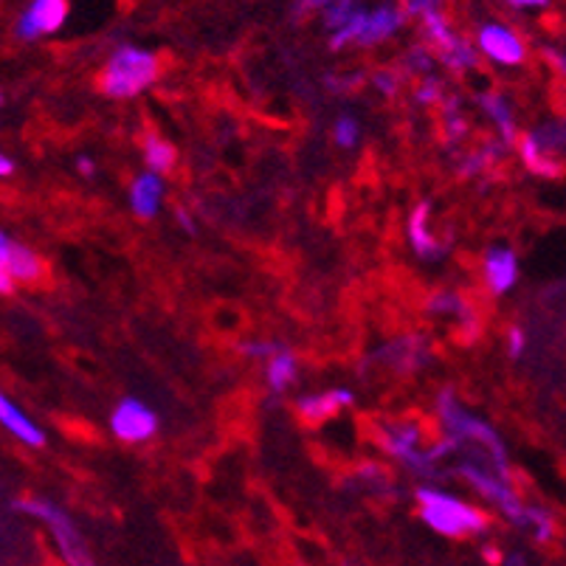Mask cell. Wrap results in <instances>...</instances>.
Segmentation results:
<instances>
[{
    "label": "cell",
    "instance_id": "1f68e13d",
    "mask_svg": "<svg viewBox=\"0 0 566 566\" xmlns=\"http://www.w3.org/2000/svg\"><path fill=\"white\" fill-rule=\"evenodd\" d=\"M516 9H544L549 7V0H511Z\"/></svg>",
    "mask_w": 566,
    "mask_h": 566
},
{
    "label": "cell",
    "instance_id": "8992f818",
    "mask_svg": "<svg viewBox=\"0 0 566 566\" xmlns=\"http://www.w3.org/2000/svg\"><path fill=\"white\" fill-rule=\"evenodd\" d=\"M460 473L465 476L468 482H471V488H476V491H480L482 496L493 504V507H499V511L511 518L513 524H522L527 504L518 499V493L513 491L511 482H507V476H504V473L488 471L485 465H462Z\"/></svg>",
    "mask_w": 566,
    "mask_h": 566
},
{
    "label": "cell",
    "instance_id": "836d02e7",
    "mask_svg": "<svg viewBox=\"0 0 566 566\" xmlns=\"http://www.w3.org/2000/svg\"><path fill=\"white\" fill-rule=\"evenodd\" d=\"M12 291H14V282L9 280L3 271H0V296H7V293H12Z\"/></svg>",
    "mask_w": 566,
    "mask_h": 566
},
{
    "label": "cell",
    "instance_id": "e575fe53",
    "mask_svg": "<svg viewBox=\"0 0 566 566\" xmlns=\"http://www.w3.org/2000/svg\"><path fill=\"white\" fill-rule=\"evenodd\" d=\"M178 223H181L187 231H195V223H192V220H189V214L184 212V209H178Z\"/></svg>",
    "mask_w": 566,
    "mask_h": 566
},
{
    "label": "cell",
    "instance_id": "e0dca14e",
    "mask_svg": "<svg viewBox=\"0 0 566 566\" xmlns=\"http://www.w3.org/2000/svg\"><path fill=\"white\" fill-rule=\"evenodd\" d=\"M164 203V181L156 172H142L130 184V209L142 220H153L161 212Z\"/></svg>",
    "mask_w": 566,
    "mask_h": 566
},
{
    "label": "cell",
    "instance_id": "5b68a950",
    "mask_svg": "<svg viewBox=\"0 0 566 566\" xmlns=\"http://www.w3.org/2000/svg\"><path fill=\"white\" fill-rule=\"evenodd\" d=\"M378 440L386 449V454L395 457V460L403 462L406 468H415V471H429V465H434L442 454H449L454 442H442L440 449L423 451L420 446V429L415 423H386L378 429Z\"/></svg>",
    "mask_w": 566,
    "mask_h": 566
},
{
    "label": "cell",
    "instance_id": "3957f363",
    "mask_svg": "<svg viewBox=\"0 0 566 566\" xmlns=\"http://www.w3.org/2000/svg\"><path fill=\"white\" fill-rule=\"evenodd\" d=\"M437 411H440V423L442 429H446V434H449V442H480V446L488 449V454H491L493 465H496L499 471H507V451H504L499 434L485 423V420L473 417L471 411H468L465 406L457 403L451 395H442V398L437 400Z\"/></svg>",
    "mask_w": 566,
    "mask_h": 566
},
{
    "label": "cell",
    "instance_id": "7c38bea8",
    "mask_svg": "<svg viewBox=\"0 0 566 566\" xmlns=\"http://www.w3.org/2000/svg\"><path fill=\"white\" fill-rule=\"evenodd\" d=\"M553 150L560 153V147H553L549 130L524 133L518 138V153H522L524 167L533 175H542V178H558L560 175V161H553Z\"/></svg>",
    "mask_w": 566,
    "mask_h": 566
},
{
    "label": "cell",
    "instance_id": "4fadbf2b",
    "mask_svg": "<svg viewBox=\"0 0 566 566\" xmlns=\"http://www.w3.org/2000/svg\"><path fill=\"white\" fill-rule=\"evenodd\" d=\"M482 276H485L488 291L504 296L511 293L518 282V256L511 249H491L482 262Z\"/></svg>",
    "mask_w": 566,
    "mask_h": 566
},
{
    "label": "cell",
    "instance_id": "30bf717a",
    "mask_svg": "<svg viewBox=\"0 0 566 566\" xmlns=\"http://www.w3.org/2000/svg\"><path fill=\"white\" fill-rule=\"evenodd\" d=\"M476 45H480V51L491 63L504 65V69H516V65L524 63V56H527L522 38L502 23L482 25Z\"/></svg>",
    "mask_w": 566,
    "mask_h": 566
},
{
    "label": "cell",
    "instance_id": "52a82bcc",
    "mask_svg": "<svg viewBox=\"0 0 566 566\" xmlns=\"http://www.w3.org/2000/svg\"><path fill=\"white\" fill-rule=\"evenodd\" d=\"M423 29H426V38L440 49L442 63L449 65V69L468 71L476 65V51L471 49V43H465V40L457 38V34L451 32L449 20L442 18L440 9L423 14Z\"/></svg>",
    "mask_w": 566,
    "mask_h": 566
},
{
    "label": "cell",
    "instance_id": "44dd1931",
    "mask_svg": "<svg viewBox=\"0 0 566 566\" xmlns=\"http://www.w3.org/2000/svg\"><path fill=\"white\" fill-rule=\"evenodd\" d=\"M482 107H485V113L491 116L493 125L502 130V138L504 144L513 142V136H516V118H513V111L511 105H507V99L504 96H496V94H488L482 96Z\"/></svg>",
    "mask_w": 566,
    "mask_h": 566
},
{
    "label": "cell",
    "instance_id": "6da1fadb",
    "mask_svg": "<svg viewBox=\"0 0 566 566\" xmlns=\"http://www.w3.org/2000/svg\"><path fill=\"white\" fill-rule=\"evenodd\" d=\"M417 507H420V518L446 538H473V535L485 533L491 524L488 513L480 511L476 504L465 502L454 493L437 491V488H420Z\"/></svg>",
    "mask_w": 566,
    "mask_h": 566
},
{
    "label": "cell",
    "instance_id": "ac0fdd59",
    "mask_svg": "<svg viewBox=\"0 0 566 566\" xmlns=\"http://www.w3.org/2000/svg\"><path fill=\"white\" fill-rule=\"evenodd\" d=\"M300 375V361L291 349H276V353L268 355L265 364V384L271 386V392H285L291 389V384Z\"/></svg>",
    "mask_w": 566,
    "mask_h": 566
},
{
    "label": "cell",
    "instance_id": "d4e9b609",
    "mask_svg": "<svg viewBox=\"0 0 566 566\" xmlns=\"http://www.w3.org/2000/svg\"><path fill=\"white\" fill-rule=\"evenodd\" d=\"M442 122H446V142L449 144L460 142V138L465 136L468 125L465 118H462L460 107H457V102H449V105H446V118H442Z\"/></svg>",
    "mask_w": 566,
    "mask_h": 566
},
{
    "label": "cell",
    "instance_id": "9c48e42d",
    "mask_svg": "<svg viewBox=\"0 0 566 566\" xmlns=\"http://www.w3.org/2000/svg\"><path fill=\"white\" fill-rule=\"evenodd\" d=\"M69 20V0H32L18 20L20 40H43L56 34Z\"/></svg>",
    "mask_w": 566,
    "mask_h": 566
},
{
    "label": "cell",
    "instance_id": "7402d4cb",
    "mask_svg": "<svg viewBox=\"0 0 566 566\" xmlns=\"http://www.w3.org/2000/svg\"><path fill=\"white\" fill-rule=\"evenodd\" d=\"M518 527H524L527 533H533V538L538 544H547L555 533V522H553V513L544 511V507H530L524 511V518Z\"/></svg>",
    "mask_w": 566,
    "mask_h": 566
},
{
    "label": "cell",
    "instance_id": "f546056e",
    "mask_svg": "<svg viewBox=\"0 0 566 566\" xmlns=\"http://www.w3.org/2000/svg\"><path fill=\"white\" fill-rule=\"evenodd\" d=\"M375 87H378L384 96H392L398 91V82H395L392 74H378L375 76Z\"/></svg>",
    "mask_w": 566,
    "mask_h": 566
},
{
    "label": "cell",
    "instance_id": "4316f807",
    "mask_svg": "<svg viewBox=\"0 0 566 566\" xmlns=\"http://www.w3.org/2000/svg\"><path fill=\"white\" fill-rule=\"evenodd\" d=\"M524 349H527V333H524L522 327H511V331H507V353H511L513 358H522Z\"/></svg>",
    "mask_w": 566,
    "mask_h": 566
},
{
    "label": "cell",
    "instance_id": "8fae6325",
    "mask_svg": "<svg viewBox=\"0 0 566 566\" xmlns=\"http://www.w3.org/2000/svg\"><path fill=\"white\" fill-rule=\"evenodd\" d=\"M0 271L14 282V285H29L43 276V262L29 245L14 240L9 231L0 229Z\"/></svg>",
    "mask_w": 566,
    "mask_h": 566
},
{
    "label": "cell",
    "instance_id": "ba28073f",
    "mask_svg": "<svg viewBox=\"0 0 566 566\" xmlns=\"http://www.w3.org/2000/svg\"><path fill=\"white\" fill-rule=\"evenodd\" d=\"M111 431L122 442H147L158 431V415L147 403L136 398H125L113 409Z\"/></svg>",
    "mask_w": 566,
    "mask_h": 566
},
{
    "label": "cell",
    "instance_id": "4dcf8cb0",
    "mask_svg": "<svg viewBox=\"0 0 566 566\" xmlns=\"http://www.w3.org/2000/svg\"><path fill=\"white\" fill-rule=\"evenodd\" d=\"M76 169H80L85 178H91V175L96 172V161L91 156H80V158H76Z\"/></svg>",
    "mask_w": 566,
    "mask_h": 566
},
{
    "label": "cell",
    "instance_id": "277c9868",
    "mask_svg": "<svg viewBox=\"0 0 566 566\" xmlns=\"http://www.w3.org/2000/svg\"><path fill=\"white\" fill-rule=\"evenodd\" d=\"M403 23V12L395 7H378V9H358L349 12V18L333 34V49H344L349 43L358 45H375L384 43L386 38H392Z\"/></svg>",
    "mask_w": 566,
    "mask_h": 566
},
{
    "label": "cell",
    "instance_id": "d590c367",
    "mask_svg": "<svg viewBox=\"0 0 566 566\" xmlns=\"http://www.w3.org/2000/svg\"><path fill=\"white\" fill-rule=\"evenodd\" d=\"M504 566H524V558L518 553H513V555H507V558H504Z\"/></svg>",
    "mask_w": 566,
    "mask_h": 566
},
{
    "label": "cell",
    "instance_id": "484cf974",
    "mask_svg": "<svg viewBox=\"0 0 566 566\" xmlns=\"http://www.w3.org/2000/svg\"><path fill=\"white\" fill-rule=\"evenodd\" d=\"M417 102H420V105H440L442 102L440 82L426 80L423 85H420V91H417Z\"/></svg>",
    "mask_w": 566,
    "mask_h": 566
},
{
    "label": "cell",
    "instance_id": "83f0119b",
    "mask_svg": "<svg viewBox=\"0 0 566 566\" xmlns=\"http://www.w3.org/2000/svg\"><path fill=\"white\" fill-rule=\"evenodd\" d=\"M243 355H249V358H268V355L271 353H276V344L274 342H249V344H243Z\"/></svg>",
    "mask_w": 566,
    "mask_h": 566
},
{
    "label": "cell",
    "instance_id": "8d00e7d4",
    "mask_svg": "<svg viewBox=\"0 0 566 566\" xmlns=\"http://www.w3.org/2000/svg\"><path fill=\"white\" fill-rule=\"evenodd\" d=\"M0 105H3V94H0Z\"/></svg>",
    "mask_w": 566,
    "mask_h": 566
},
{
    "label": "cell",
    "instance_id": "7a4b0ae2",
    "mask_svg": "<svg viewBox=\"0 0 566 566\" xmlns=\"http://www.w3.org/2000/svg\"><path fill=\"white\" fill-rule=\"evenodd\" d=\"M158 74H161V60L153 51L122 45L102 69L99 91L111 99H136L156 85Z\"/></svg>",
    "mask_w": 566,
    "mask_h": 566
},
{
    "label": "cell",
    "instance_id": "2e32d148",
    "mask_svg": "<svg viewBox=\"0 0 566 566\" xmlns=\"http://www.w3.org/2000/svg\"><path fill=\"white\" fill-rule=\"evenodd\" d=\"M409 243L420 260H437L446 251L440 237L431 231V206L417 203L415 212L409 218Z\"/></svg>",
    "mask_w": 566,
    "mask_h": 566
},
{
    "label": "cell",
    "instance_id": "d6a6232c",
    "mask_svg": "<svg viewBox=\"0 0 566 566\" xmlns=\"http://www.w3.org/2000/svg\"><path fill=\"white\" fill-rule=\"evenodd\" d=\"M12 172H14V161L9 156H3V153H0V178H9Z\"/></svg>",
    "mask_w": 566,
    "mask_h": 566
},
{
    "label": "cell",
    "instance_id": "cb8c5ba5",
    "mask_svg": "<svg viewBox=\"0 0 566 566\" xmlns=\"http://www.w3.org/2000/svg\"><path fill=\"white\" fill-rule=\"evenodd\" d=\"M333 138H336L338 147L353 150L355 144H358V138H361V125H358L353 116H342L336 122V127H333Z\"/></svg>",
    "mask_w": 566,
    "mask_h": 566
},
{
    "label": "cell",
    "instance_id": "d6986e66",
    "mask_svg": "<svg viewBox=\"0 0 566 566\" xmlns=\"http://www.w3.org/2000/svg\"><path fill=\"white\" fill-rule=\"evenodd\" d=\"M175 161H178V150H175L167 138L156 136V133H150V136L144 138V164H147L150 172H169V169L175 167Z\"/></svg>",
    "mask_w": 566,
    "mask_h": 566
},
{
    "label": "cell",
    "instance_id": "603a6c76",
    "mask_svg": "<svg viewBox=\"0 0 566 566\" xmlns=\"http://www.w3.org/2000/svg\"><path fill=\"white\" fill-rule=\"evenodd\" d=\"M499 147H480V150H473L471 156L465 158V161L460 164V172L462 175H480V172H485L488 167H493V164H496V158H499Z\"/></svg>",
    "mask_w": 566,
    "mask_h": 566
},
{
    "label": "cell",
    "instance_id": "f1b7e54d",
    "mask_svg": "<svg viewBox=\"0 0 566 566\" xmlns=\"http://www.w3.org/2000/svg\"><path fill=\"white\" fill-rule=\"evenodd\" d=\"M437 0H406V12L409 14H420L423 18L426 12H434Z\"/></svg>",
    "mask_w": 566,
    "mask_h": 566
},
{
    "label": "cell",
    "instance_id": "9a60e30c",
    "mask_svg": "<svg viewBox=\"0 0 566 566\" xmlns=\"http://www.w3.org/2000/svg\"><path fill=\"white\" fill-rule=\"evenodd\" d=\"M353 392L349 389H331V392H316V395H305V398H300V403H296V411H300V417L305 420V423H324V420H331V417H336L338 411L347 409V406H353Z\"/></svg>",
    "mask_w": 566,
    "mask_h": 566
},
{
    "label": "cell",
    "instance_id": "ffe728a7",
    "mask_svg": "<svg viewBox=\"0 0 566 566\" xmlns=\"http://www.w3.org/2000/svg\"><path fill=\"white\" fill-rule=\"evenodd\" d=\"M429 311L440 313V316H454L457 322H462L465 327H473V324H476V316H473V311L468 307V302L462 300L460 293H451V291L434 293V296L429 300Z\"/></svg>",
    "mask_w": 566,
    "mask_h": 566
},
{
    "label": "cell",
    "instance_id": "5bb4252c",
    "mask_svg": "<svg viewBox=\"0 0 566 566\" xmlns=\"http://www.w3.org/2000/svg\"><path fill=\"white\" fill-rule=\"evenodd\" d=\"M0 429H7L14 440H20L23 446H32V449H43L45 446V431L3 392H0Z\"/></svg>",
    "mask_w": 566,
    "mask_h": 566
}]
</instances>
